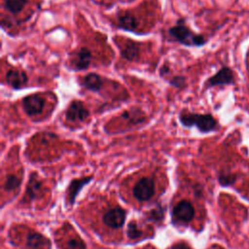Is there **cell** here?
<instances>
[{"mask_svg": "<svg viewBox=\"0 0 249 249\" xmlns=\"http://www.w3.org/2000/svg\"><path fill=\"white\" fill-rule=\"evenodd\" d=\"M179 123L187 128L196 126L201 133H208L218 129V122L211 114H198L182 109L178 115Z\"/></svg>", "mask_w": 249, "mask_h": 249, "instance_id": "6da1fadb", "label": "cell"}, {"mask_svg": "<svg viewBox=\"0 0 249 249\" xmlns=\"http://www.w3.org/2000/svg\"><path fill=\"white\" fill-rule=\"evenodd\" d=\"M168 35L173 41L186 47H201L207 42L202 34L196 33L187 26L183 18L178 19L176 24L168 29Z\"/></svg>", "mask_w": 249, "mask_h": 249, "instance_id": "7a4b0ae2", "label": "cell"}, {"mask_svg": "<svg viewBox=\"0 0 249 249\" xmlns=\"http://www.w3.org/2000/svg\"><path fill=\"white\" fill-rule=\"evenodd\" d=\"M46 105V99L39 93H31L25 95L21 100V107L23 112L29 117H36L40 115Z\"/></svg>", "mask_w": 249, "mask_h": 249, "instance_id": "3957f363", "label": "cell"}, {"mask_svg": "<svg viewBox=\"0 0 249 249\" xmlns=\"http://www.w3.org/2000/svg\"><path fill=\"white\" fill-rule=\"evenodd\" d=\"M90 112L81 100L75 99L72 100L66 110H65V119L71 123H82L89 118Z\"/></svg>", "mask_w": 249, "mask_h": 249, "instance_id": "277c9868", "label": "cell"}, {"mask_svg": "<svg viewBox=\"0 0 249 249\" xmlns=\"http://www.w3.org/2000/svg\"><path fill=\"white\" fill-rule=\"evenodd\" d=\"M195 216V208L193 204L188 200H180L172 209V223L188 224Z\"/></svg>", "mask_w": 249, "mask_h": 249, "instance_id": "5b68a950", "label": "cell"}, {"mask_svg": "<svg viewBox=\"0 0 249 249\" xmlns=\"http://www.w3.org/2000/svg\"><path fill=\"white\" fill-rule=\"evenodd\" d=\"M133 196L139 201L149 200L155 195V182L150 177L140 178L133 187Z\"/></svg>", "mask_w": 249, "mask_h": 249, "instance_id": "8992f818", "label": "cell"}, {"mask_svg": "<svg viewBox=\"0 0 249 249\" xmlns=\"http://www.w3.org/2000/svg\"><path fill=\"white\" fill-rule=\"evenodd\" d=\"M92 53L87 47H81L70 59V68L74 71L87 70L91 63Z\"/></svg>", "mask_w": 249, "mask_h": 249, "instance_id": "52a82bcc", "label": "cell"}, {"mask_svg": "<svg viewBox=\"0 0 249 249\" xmlns=\"http://www.w3.org/2000/svg\"><path fill=\"white\" fill-rule=\"evenodd\" d=\"M234 83V73L233 71L227 66L222 67L219 71H217L213 76L209 77L206 82V88L218 87V86H226L231 85Z\"/></svg>", "mask_w": 249, "mask_h": 249, "instance_id": "ba28073f", "label": "cell"}, {"mask_svg": "<svg viewBox=\"0 0 249 249\" xmlns=\"http://www.w3.org/2000/svg\"><path fill=\"white\" fill-rule=\"evenodd\" d=\"M126 218V211L120 206L108 210L102 217L104 225L112 229H120L124 226Z\"/></svg>", "mask_w": 249, "mask_h": 249, "instance_id": "9c48e42d", "label": "cell"}, {"mask_svg": "<svg viewBox=\"0 0 249 249\" xmlns=\"http://www.w3.org/2000/svg\"><path fill=\"white\" fill-rule=\"evenodd\" d=\"M117 27L128 31V32H134L138 33L139 28V20L135 17L134 14H132L129 11H121L117 15Z\"/></svg>", "mask_w": 249, "mask_h": 249, "instance_id": "30bf717a", "label": "cell"}, {"mask_svg": "<svg viewBox=\"0 0 249 249\" xmlns=\"http://www.w3.org/2000/svg\"><path fill=\"white\" fill-rule=\"evenodd\" d=\"M6 83L12 89L18 90L24 88L28 83V76L27 74L19 69L11 68L6 72Z\"/></svg>", "mask_w": 249, "mask_h": 249, "instance_id": "8fae6325", "label": "cell"}, {"mask_svg": "<svg viewBox=\"0 0 249 249\" xmlns=\"http://www.w3.org/2000/svg\"><path fill=\"white\" fill-rule=\"evenodd\" d=\"M120 47V53L124 59L133 62L139 59L140 44L133 40H125Z\"/></svg>", "mask_w": 249, "mask_h": 249, "instance_id": "7c38bea8", "label": "cell"}, {"mask_svg": "<svg viewBox=\"0 0 249 249\" xmlns=\"http://www.w3.org/2000/svg\"><path fill=\"white\" fill-rule=\"evenodd\" d=\"M121 118L125 124L129 125H138L147 121V117L144 114V112L138 108V107H133L128 110L124 111L121 114Z\"/></svg>", "mask_w": 249, "mask_h": 249, "instance_id": "4fadbf2b", "label": "cell"}, {"mask_svg": "<svg viewBox=\"0 0 249 249\" xmlns=\"http://www.w3.org/2000/svg\"><path fill=\"white\" fill-rule=\"evenodd\" d=\"M92 181V176H86L83 178H75L73 179L69 186H68V202L70 205H73L75 203L76 197L79 195V193L81 192V190L88 185L89 183H90Z\"/></svg>", "mask_w": 249, "mask_h": 249, "instance_id": "5bb4252c", "label": "cell"}, {"mask_svg": "<svg viewBox=\"0 0 249 249\" xmlns=\"http://www.w3.org/2000/svg\"><path fill=\"white\" fill-rule=\"evenodd\" d=\"M103 78L99 74L95 72H89L83 77L81 86L89 91L100 92L103 87Z\"/></svg>", "mask_w": 249, "mask_h": 249, "instance_id": "9a60e30c", "label": "cell"}, {"mask_svg": "<svg viewBox=\"0 0 249 249\" xmlns=\"http://www.w3.org/2000/svg\"><path fill=\"white\" fill-rule=\"evenodd\" d=\"M26 247L28 249H51L52 243L42 233L32 231L27 234Z\"/></svg>", "mask_w": 249, "mask_h": 249, "instance_id": "2e32d148", "label": "cell"}, {"mask_svg": "<svg viewBox=\"0 0 249 249\" xmlns=\"http://www.w3.org/2000/svg\"><path fill=\"white\" fill-rule=\"evenodd\" d=\"M42 181L39 179L37 173H31L26 187V196L29 200H34L35 198L38 197L42 190Z\"/></svg>", "mask_w": 249, "mask_h": 249, "instance_id": "e0dca14e", "label": "cell"}, {"mask_svg": "<svg viewBox=\"0 0 249 249\" xmlns=\"http://www.w3.org/2000/svg\"><path fill=\"white\" fill-rule=\"evenodd\" d=\"M28 0H4V7L11 14H18L24 8Z\"/></svg>", "mask_w": 249, "mask_h": 249, "instance_id": "ac0fdd59", "label": "cell"}, {"mask_svg": "<svg viewBox=\"0 0 249 249\" xmlns=\"http://www.w3.org/2000/svg\"><path fill=\"white\" fill-rule=\"evenodd\" d=\"M20 184H21V179L20 178H18L15 174H9L6 177L4 188L8 192H12V191H15L16 189H18L20 186Z\"/></svg>", "mask_w": 249, "mask_h": 249, "instance_id": "d6986e66", "label": "cell"}, {"mask_svg": "<svg viewBox=\"0 0 249 249\" xmlns=\"http://www.w3.org/2000/svg\"><path fill=\"white\" fill-rule=\"evenodd\" d=\"M142 231L138 228L136 222L131 221L128 223L126 228V235L129 239H137L142 235Z\"/></svg>", "mask_w": 249, "mask_h": 249, "instance_id": "ffe728a7", "label": "cell"}, {"mask_svg": "<svg viewBox=\"0 0 249 249\" xmlns=\"http://www.w3.org/2000/svg\"><path fill=\"white\" fill-rule=\"evenodd\" d=\"M164 217V209L160 205L151 209L147 214V219L153 222H160Z\"/></svg>", "mask_w": 249, "mask_h": 249, "instance_id": "44dd1931", "label": "cell"}, {"mask_svg": "<svg viewBox=\"0 0 249 249\" xmlns=\"http://www.w3.org/2000/svg\"><path fill=\"white\" fill-rule=\"evenodd\" d=\"M235 180H236V175L232 173H221L218 176L219 183L224 187L232 185L235 182Z\"/></svg>", "mask_w": 249, "mask_h": 249, "instance_id": "7402d4cb", "label": "cell"}, {"mask_svg": "<svg viewBox=\"0 0 249 249\" xmlns=\"http://www.w3.org/2000/svg\"><path fill=\"white\" fill-rule=\"evenodd\" d=\"M66 249H86V244L80 237H72L66 242Z\"/></svg>", "mask_w": 249, "mask_h": 249, "instance_id": "603a6c76", "label": "cell"}, {"mask_svg": "<svg viewBox=\"0 0 249 249\" xmlns=\"http://www.w3.org/2000/svg\"><path fill=\"white\" fill-rule=\"evenodd\" d=\"M168 83L171 87L175 89H183L186 87V78L182 75H176L169 79Z\"/></svg>", "mask_w": 249, "mask_h": 249, "instance_id": "cb8c5ba5", "label": "cell"}, {"mask_svg": "<svg viewBox=\"0 0 249 249\" xmlns=\"http://www.w3.org/2000/svg\"><path fill=\"white\" fill-rule=\"evenodd\" d=\"M170 73H171V69H170V67H169L168 65L162 64V65L160 66V71H159V74H160V76L161 78H166V76L170 75Z\"/></svg>", "mask_w": 249, "mask_h": 249, "instance_id": "d4e9b609", "label": "cell"}, {"mask_svg": "<svg viewBox=\"0 0 249 249\" xmlns=\"http://www.w3.org/2000/svg\"><path fill=\"white\" fill-rule=\"evenodd\" d=\"M170 249H192V248L185 242H177L174 245H172Z\"/></svg>", "mask_w": 249, "mask_h": 249, "instance_id": "484cf974", "label": "cell"}]
</instances>
